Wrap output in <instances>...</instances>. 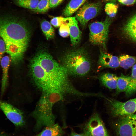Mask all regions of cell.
I'll return each instance as SVG.
<instances>
[{
    "mask_svg": "<svg viewBox=\"0 0 136 136\" xmlns=\"http://www.w3.org/2000/svg\"><path fill=\"white\" fill-rule=\"evenodd\" d=\"M30 32L25 22L18 17L7 14L0 16V37L13 64H16L23 59L29 44Z\"/></svg>",
    "mask_w": 136,
    "mask_h": 136,
    "instance_id": "cell-1",
    "label": "cell"
},
{
    "mask_svg": "<svg viewBox=\"0 0 136 136\" xmlns=\"http://www.w3.org/2000/svg\"><path fill=\"white\" fill-rule=\"evenodd\" d=\"M62 62L69 75L84 76L89 73L91 69L90 59L85 51L82 49L66 53L62 58Z\"/></svg>",
    "mask_w": 136,
    "mask_h": 136,
    "instance_id": "cell-2",
    "label": "cell"
},
{
    "mask_svg": "<svg viewBox=\"0 0 136 136\" xmlns=\"http://www.w3.org/2000/svg\"><path fill=\"white\" fill-rule=\"evenodd\" d=\"M53 93L44 92L33 113L36 121V128L37 130L43 126L55 124V118L52 112V107L54 103L60 99L57 98L51 99Z\"/></svg>",
    "mask_w": 136,
    "mask_h": 136,
    "instance_id": "cell-3",
    "label": "cell"
},
{
    "mask_svg": "<svg viewBox=\"0 0 136 136\" xmlns=\"http://www.w3.org/2000/svg\"><path fill=\"white\" fill-rule=\"evenodd\" d=\"M30 64V71L34 81L44 92L57 93L63 97L66 95L62 88L45 73L35 57L31 60Z\"/></svg>",
    "mask_w": 136,
    "mask_h": 136,
    "instance_id": "cell-4",
    "label": "cell"
},
{
    "mask_svg": "<svg viewBox=\"0 0 136 136\" xmlns=\"http://www.w3.org/2000/svg\"><path fill=\"white\" fill-rule=\"evenodd\" d=\"M112 19L108 16L104 21L94 22L89 25V38L92 44L101 46L106 49Z\"/></svg>",
    "mask_w": 136,
    "mask_h": 136,
    "instance_id": "cell-5",
    "label": "cell"
},
{
    "mask_svg": "<svg viewBox=\"0 0 136 136\" xmlns=\"http://www.w3.org/2000/svg\"><path fill=\"white\" fill-rule=\"evenodd\" d=\"M107 101L110 105L111 113L114 116H127L136 111V98L124 102L109 98Z\"/></svg>",
    "mask_w": 136,
    "mask_h": 136,
    "instance_id": "cell-6",
    "label": "cell"
},
{
    "mask_svg": "<svg viewBox=\"0 0 136 136\" xmlns=\"http://www.w3.org/2000/svg\"><path fill=\"white\" fill-rule=\"evenodd\" d=\"M102 7L100 2L85 4L77 12L75 17L83 27H85L88 21L99 13Z\"/></svg>",
    "mask_w": 136,
    "mask_h": 136,
    "instance_id": "cell-7",
    "label": "cell"
},
{
    "mask_svg": "<svg viewBox=\"0 0 136 136\" xmlns=\"http://www.w3.org/2000/svg\"><path fill=\"white\" fill-rule=\"evenodd\" d=\"M83 129L85 136H109L104 123L97 113L92 116Z\"/></svg>",
    "mask_w": 136,
    "mask_h": 136,
    "instance_id": "cell-8",
    "label": "cell"
},
{
    "mask_svg": "<svg viewBox=\"0 0 136 136\" xmlns=\"http://www.w3.org/2000/svg\"><path fill=\"white\" fill-rule=\"evenodd\" d=\"M0 108L8 119L17 126L24 124L23 114L19 109L10 104L0 100Z\"/></svg>",
    "mask_w": 136,
    "mask_h": 136,
    "instance_id": "cell-9",
    "label": "cell"
},
{
    "mask_svg": "<svg viewBox=\"0 0 136 136\" xmlns=\"http://www.w3.org/2000/svg\"><path fill=\"white\" fill-rule=\"evenodd\" d=\"M75 17L64 18V24L69 27V35L72 45L74 47L77 45L81 39V32L79 29L77 20Z\"/></svg>",
    "mask_w": 136,
    "mask_h": 136,
    "instance_id": "cell-10",
    "label": "cell"
},
{
    "mask_svg": "<svg viewBox=\"0 0 136 136\" xmlns=\"http://www.w3.org/2000/svg\"><path fill=\"white\" fill-rule=\"evenodd\" d=\"M115 126L118 136H134L136 132V128L126 116L119 119Z\"/></svg>",
    "mask_w": 136,
    "mask_h": 136,
    "instance_id": "cell-11",
    "label": "cell"
},
{
    "mask_svg": "<svg viewBox=\"0 0 136 136\" xmlns=\"http://www.w3.org/2000/svg\"><path fill=\"white\" fill-rule=\"evenodd\" d=\"M98 63L103 67L115 68L119 66L118 57L102 51L100 52Z\"/></svg>",
    "mask_w": 136,
    "mask_h": 136,
    "instance_id": "cell-12",
    "label": "cell"
},
{
    "mask_svg": "<svg viewBox=\"0 0 136 136\" xmlns=\"http://www.w3.org/2000/svg\"><path fill=\"white\" fill-rule=\"evenodd\" d=\"M11 60L8 55L3 56L0 63L2 70V78L1 84V93L3 95L7 86L8 82V71Z\"/></svg>",
    "mask_w": 136,
    "mask_h": 136,
    "instance_id": "cell-13",
    "label": "cell"
},
{
    "mask_svg": "<svg viewBox=\"0 0 136 136\" xmlns=\"http://www.w3.org/2000/svg\"><path fill=\"white\" fill-rule=\"evenodd\" d=\"M123 31L129 38L136 42V14L126 22L124 26Z\"/></svg>",
    "mask_w": 136,
    "mask_h": 136,
    "instance_id": "cell-14",
    "label": "cell"
},
{
    "mask_svg": "<svg viewBox=\"0 0 136 136\" xmlns=\"http://www.w3.org/2000/svg\"><path fill=\"white\" fill-rule=\"evenodd\" d=\"M118 77L115 75L106 73L101 75L99 79L102 85L110 89H116Z\"/></svg>",
    "mask_w": 136,
    "mask_h": 136,
    "instance_id": "cell-15",
    "label": "cell"
},
{
    "mask_svg": "<svg viewBox=\"0 0 136 136\" xmlns=\"http://www.w3.org/2000/svg\"><path fill=\"white\" fill-rule=\"evenodd\" d=\"M86 0H71L64 10L63 14L66 17H69L75 12Z\"/></svg>",
    "mask_w": 136,
    "mask_h": 136,
    "instance_id": "cell-16",
    "label": "cell"
},
{
    "mask_svg": "<svg viewBox=\"0 0 136 136\" xmlns=\"http://www.w3.org/2000/svg\"><path fill=\"white\" fill-rule=\"evenodd\" d=\"M63 131L57 124L47 126L42 131L35 136H62Z\"/></svg>",
    "mask_w": 136,
    "mask_h": 136,
    "instance_id": "cell-17",
    "label": "cell"
},
{
    "mask_svg": "<svg viewBox=\"0 0 136 136\" xmlns=\"http://www.w3.org/2000/svg\"><path fill=\"white\" fill-rule=\"evenodd\" d=\"M130 77L122 74L118 77L116 88L117 93L125 92L129 86Z\"/></svg>",
    "mask_w": 136,
    "mask_h": 136,
    "instance_id": "cell-18",
    "label": "cell"
},
{
    "mask_svg": "<svg viewBox=\"0 0 136 136\" xmlns=\"http://www.w3.org/2000/svg\"><path fill=\"white\" fill-rule=\"evenodd\" d=\"M119 66L127 69L132 67L136 62V58L128 55H122L119 58Z\"/></svg>",
    "mask_w": 136,
    "mask_h": 136,
    "instance_id": "cell-19",
    "label": "cell"
},
{
    "mask_svg": "<svg viewBox=\"0 0 136 136\" xmlns=\"http://www.w3.org/2000/svg\"><path fill=\"white\" fill-rule=\"evenodd\" d=\"M129 86L125 92L126 95L129 96L136 91V64L133 66Z\"/></svg>",
    "mask_w": 136,
    "mask_h": 136,
    "instance_id": "cell-20",
    "label": "cell"
},
{
    "mask_svg": "<svg viewBox=\"0 0 136 136\" xmlns=\"http://www.w3.org/2000/svg\"><path fill=\"white\" fill-rule=\"evenodd\" d=\"M40 0H13L17 5L33 10L36 9Z\"/></svg>",
    "mask_w": 136,
    "mask_h": 136,
    "instance_id": "cell-21",
    "label": "cell"
},
{
    "mask_svg": "<svg viewBox=\"0 0 136 136\" xmlns=\"http://www.w3.org/2000/svg\"><path fill=\"white\" fill-rule=\"evenodd\" d=\"M41 27L47 40L54 38L55 35L54 30L49 22L46 20H43L41 24Z\"/></svg>",
    "mask_w": 136,
    "mask_h": 136,
    "instance_id": "cell-22",
    "label": "cell"
},
{
    "mask_svg": "<svg viewBox=\"0 0 136 136\" xmlns=\"http://www.w3.org/2000/svg\"><path fill=\"white\" fill-rule=\"evenodd\" d=\"M118 6L113 3L109 2L106 5L105 10L108 16L112 19L115 17L117 12Z\"/></svg>",
    "mask_w": 136,
    "mask_h": 136,
    "instance_id": "cell-23",
    "label": "cell"
},
{
    "mask_svg": "<svg viewBox=\"0 0 136 136\" xmlns=\"http://www.w3.org/2000/svg\"><path fill=\"white\" fill-rule=\"evenodd\" d=\"M49 8V0H41L36 9L33 11L37 13H43L47 12Z\"/></svg>",
    "mask_w": 136,
    "mask_h": 136,
    "instance_id": "cell-24",
    "label": "cell"
},
{
    "mask_svg": "<svg viewBox=\"0 0 136 136\" xmlns=\"http://www.w3.org/2000/svg\"><path fill=\"white\" fill-rule=\"evenodd\" d=\"M69 26L67 24H64L61 25L59 30V33L61 37L65 38L69 35Z\"/></svg>",
    "mask_w": 136,
    "mask_h": 136,
    "instance_id": "cell-25",
    "label": "cell"
},
{
    "mask_svg": "<svg viewBox=\"0 0 136 136\" xmlns=\"http://www.w3.org/2000/svg\"><path fill=\"white\" fill-rule=\"evenodd\" d=\"M64 18L62 17H56L53 18L51 19V23L56 27H60L64 24Z\"/></svg>",
    "mask_w": 136,
    "mask_h": 136,
    "instance_id": "cell-26",
    "label": "cell"
},
{
    "mask_svg": "<svg viewBox=\"0 0 136 136\" xmlns=\"http://www.w3.org/2000/svg\"><path fill=\"white\" fill-rule=\"evenodd\" d=\"M6 52V48L5 43L3 39L0 37V62Z\"/></svg>",
    "mask_w": 136,
    "mask_h": 136,
    "instance_id": "cell-27",
    "label": "cell"
},
{
    "mask_svg": "<svg viewBox=\"0 0 136 136\" xmlns=\"http://www.w3.org/2000/svg\"><path fill=\"white\" fill-rule=\"evenodd\" d=\"M63 0H49L50 8L55 7L59 5Z\"/></svg>",
    "mask_w": 136,
    "mask_h": 136,
    "instance_id": "cell-28",
    "label": "cell"
},
{
    "mask_svg": "<svg viewBox=\"0 0 136 136\" xmlns=\"http://www.w3.org/2000/svg\"><path fill=\"white\" fill-rule=\"evenodd\" d=\"M126 116L134 127L136 128V114H133Z\"/></svg>",
    "mask_w": 136,
    "mask_h": 136,
    "instance_id": "cell-29",
    "label": "cell"
},
{
    "mask_svg": "<svg viewBox=\"0 0 136 136\" xmlns=\"http://www.w3.org/2000/svg\"><path fill=\"white\" fill-rule=\"evenodd\" d=\"M120 3L126 5H130L134 4L136 0H118Z\"/></svg>",
    "mask_w": 136,
    "mask_h": 136,
    "instance_id": "cell-30",
    "label": "cell"
},
{
    "mask_svg": "<svg viewBox=\"0 0 136 136\" xmlns=\"http://www.w3.org/2000/svg\"><path fill=\"white\" fill-rule=\"evenodd\" d=\"M69 136H85L84 134L83 133L81 134L77 133L74 131L72 130Z\"/></svg>",
    "mask_w": 136,
    "mask_h": 136,
    "instance_id": "cell-31",
    "label": "cell"
},
{
    "mask_svg": "<svg viewBox=\"0 0 136 136\" xmlns=\"http://www.w3.org/2000/svg\"><path fill=\"white\" fill-rule=\"evenodd\" d=\"M0 136H9L3 131L0 130Z\"/></svg>",
    "mask_w": 136,
    "mask_h": 136,
    "instance_id": "cell-32",
    "label": "cell"
},
{
    "mask_svg": "<svg viewBox=\"0 0 136 136\" xmlns=\"http://www.w3.org/2000/svg\"><path fill=\"white\" fill-rule=\"evenodd\" d=\"M104 1L106 2H109L112 3L115 2L116 0H103Z\"/></svg>",
    "mask_w": 136,
    "mask_h": 136,
    "instance_id": "cell-33",
    "label": "cell"
},
{
    "mask_svg": "<svg viewBox=\"0 0 136 136\" xmlns=\"http://www.w3.org/2000/svg\"><path fill=\"white\" fill-rule=\"evenodd\" d=\"M134 136H136V132Z\"/></svg>",
    "mask_w": 136,
    "mask_h": 136,
    "instance_id": "cell-34",
    "label": "cell"
}]
</instances>
